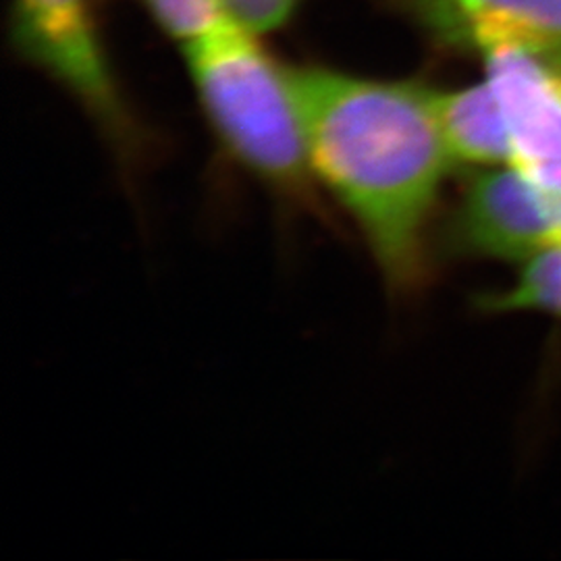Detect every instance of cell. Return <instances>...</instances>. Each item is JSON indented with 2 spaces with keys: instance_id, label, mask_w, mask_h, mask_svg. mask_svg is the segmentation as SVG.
Segmentation results:
<instances>
[{
  "instance_id": "5",
  "label": "cell",
  "mask_w": 561,
  "mask_h": 561,
  "mask_svg": "<svg viewBox=\"0 0 561 561\" xmlns=\"http://www.w3.org/2000/svg\"><path fill=\"white\" fill-rule=\"evenodd\" d=\"M512 138L510 164L561 162V46L477 42Z\"/></svg>"
},
{
  "instance_id": "4",
  "label": "cell",
  "mask_w": 561,
  "mask_h": 561,
  "mask_svg": "<svg viewBox=\"0 0 561 561\" xmlns=\"http://www.w3.org/2000/svg\"><path fill=\"white\" fill-rule=\"evenodd\" d=\"M21 53L80 101L123 157H136L138 129L104 55L90 0H15Z\"/></svg>"
},
{
  "instance_id": "6",
  "label": "cell",
  "mask_w": 561,
  "mask_h": 561,
  "mask_svg": "<svg viewBox=\"0 0 561 561\" xmlns=\"http://www.w3.org/2000/svg\"><path fill=\"white\" fill-rule=\"evenodd\" d=\"M435 108L454 167L477 171L512 162V138L489 81L445 92L435 90Z\"/></svg>"
},
{
  "instance_id": "9",
  "label": "cell",
  "mask_w": 561,
  "mask_h": 561,
  "mask_svg": "<svg viewBox=\"0 0 561 561\" xmlns=\"http://www.w3.org/2000/svg\"><path fill=\"white\" fill-rule=\"evenodd\" d=\"M162 30L185 44L227 15L221 0H141Z\"/></svg>"
},
{
  "instance_id": "10",
  "label": "cell",
  "mask_w": 561,
  "mask_h": 561,
  "mask_svg": "<svg viewBox=\"0 0 561 561\" xmlns=\"http://www.w3.org/2000/svg\"><path fill=\"white\" fill-rule=\"evenodd\" d=\"M225 13L256 34L279 30L294 18L300 0H221Z\"/></svg>"
},
{
  "instance_id": "7",
  "label": "cell",
  "mask_w": 561,
  "mask_h": 561,
  "mask_svg": "<svg viewBox=\"0 0 561 561\" xmlns=\"http://www.w3.org/2000/svg\"><path fill=\"white\" fill-rule=\"evenodd\" d=\"M474 42L561 46V0H454Z\"/></svg>"
},
{
  "instance_id": "8",
  "label": "cell",
  "mask_w": 561,
  "mask_h": 561,
  "mask_svg": "<svg viewBox=\"0 0 561 561\" xmlns=\"http://www.w3.org/2000/svg\"><path fill=\"white\" fill-rule=\"evenodd\" d=\"M479 308L493 314L541 312L561 319V243L520 262L516 280L481 296Z\"/></svg>"
},
{
  "instance_id": "3",
  "label": "cell",
  "mask_w": 561,
  "mask_h": 561,
  "mask_svg": "<svg viewBox=\"0 0 561 561\" xmlns=\"http://www.w3.org/2000/svg\"><path fill=\"white\" fill-rule=\"evenodd\" d=\"M439 236L445 254L520 264L561 243V181L537 164L477 169Z\"/></svg>"
},
{
  "instance_id": "1",
  "label": "cell",
  "mask_w": 561,
  "mask_h": 561,
  "mask_svg": "<svg viewBox=\"0 0 561 561\" xmlns=\"http://www.w3.org/2000/svg\"><path fill=\"white\" fill-rule=\"evenodd\" d=\"M291 76L317 185L354 221L389 291H419L431 273L443 181L454 169L435 90L327 67H291Z\"/></svg>"
},
{
  "instance_id": "2",
  "label": "cell",
  "mask_w": 561,
  "mask_h": 561,
  "mask_svg": "<svg viewBox=\"0 0 561 561\" xmlns=\"http://www.w3.org/2000/svg\"><path fill=\"white\" fill-rule=\"evenodd\" d=\"M259 36L225 15L183 44L190 78L233 162L285 204L319 213L291 67L273 59Z\"/></svg>"
}]
</instances>
